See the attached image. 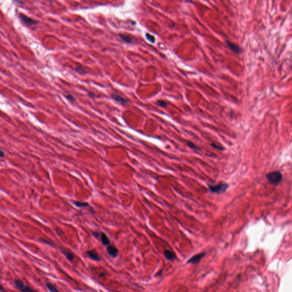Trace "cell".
<instances>
[{"label":"cell","instance_id":"cell-1","mask_svg":"<svg viewBox=\"0 0 292 292\" xmlns=\"http://www.w3.org/2000/svg\"><path fill=\"white\" fill-rule=\"evenodd\" d=\"M266 177L268 181L274 185H278L282 179V174L279 171H273L268 173Z\"/></svg>","mask_w":292,"mask_h":292},{"label":"cell","instance_id":"cell-2","mask_svg":"<svg viewBox=\"0 0 292 292\" xmlns=\"http://www.w3.org/2000/svg\"><path fill=\"white\" fill-rule=\"evenodd\" d=\"M14 282L16 288L21 292H37L29 286L25 285V283L20 279H15Z\"/></svg>","mask_w":292,"mask_h":292},{"label":"cell","instance_id":"cell-3","mask_svg":"<svg viewBox=\"0 0 292 292\" xmlns=\"http://www.w3.org/2000/svg\"><path fill=\"white\" fill-rule=\"evenodd\" d=\"M209 191L212 193H222L226 191L228 187L227 184H219L216 185H209Z\"/></svg>","mask_w":292,"mask_h":292},{"label":"cell","instance_id":"cell-4","mask_svg":"<svg viewBox=\"0 0 292 292\" xmlns=\"http://www.w3.org/2000/svg\"><path fill=\"white\" fill-rule=\"evenodd\" d=\"M19 18L23 22H24V23H25L29 25L34 26V25H37V22L36 20L32 19L31 18L26 16V15H25L24 14H22V13L20 14Z\"/></svg>","mask_w":292,"mask_h":292},{"label":"cell","instance_id":"cell-5","mask_svg":"<svg viewBox=\"0 0 292 292\" xmlns=\"http://www.w3.org/2000/svg\"><path fill=\"white\" fill-rule=\"evenodd\" d=\"M204 253H199L195 255L192 257H191L188 261V263H191V264H197L198 263L201 259L204 256Z\"/></svg>","mask_w":292,"mask_h":292},{"label":"cell","instance_id":"cell-6","mask_svg":"<svg viewBox=\"0 0 292 292\" xmlns=\"http://www.w3.org/2000/svg\"><path fill=\"white\" fill-rule=\"evenodd\" d=\"M107 251L110 256L113 257H115L117 256L118 254V249L114 246V245H109L107 248Z\"/></svg>","mask_w":292,"mask_h":292},{"label":"cell","instance_id":"cell-7","mask_svg":"<svg viewBox=\"0 0 292 292\" xmlns=\"http://www.w3.org/2000/svg\"><path fill=\"white\" fill-rule=\"evenodd\" d=\"M61 250H62V252L66 256V257L68 258V260L73 261L74 259L75 255L70 250H68L67 249H65V248H62L61 249Z\"/></svg>","mask_w":292,"mask_h":292},{"label":"cell","instance_id":"cell-8","mask_svg":"<svg viewBox=\"0 0 292 292\" xmlns=\"http://www.w3.org/2000/svg\"><path fill=\"white\" fill-rule=\"evenodd\" d=\"M226 44L228 47L233 52L236 53H239L241 52L240 48L236 44H234L229 41H226Z\"/></svg>","mask_w":292,"mask_h":292},{"label":"cell","instance_id":"cell-9","mask_svg":"<svg viewBox=\"0 0 292 292\" xmlns=\"http://www.w3.org/2000/svg\"><path fill=\"white\" fill-rule=\"evenodd\" d=\"M87 254L88 256L92 260L94 261H100L101 258L97 253V252L95 250H89L87 252Z\"/></svg>","mask_w":292,"mask_h":292},{"label":"cell","instance_id":"cell-10","mask_svg":"<svg viewBox=\"0 0 292 292\" xmlns=\"http://www.w3.org/2000/svg\"><path fill=\"white\" fill-rule=\"evenodd\" d=\"M111 97L113 98V99H114L115 101L121 103V104H123V105H124V104H126L127 103V101L126 99H124L123 97H122V96L118 95V94H112L111 95Z\"/></svg>","mask_w":292,"mask_h":292},{"label":"cell","instance_id":"cell-11","mask_svg":"<svg viewBox=\"0 0 292 292\" xmlns=\"http://www.w3.org/2000/svg\"><path fill=\"white\" fill-rule=\"evenodd\" d=\"M119 37L121 40H122L123 41H124L125 42H126L127 44H132V43L134 42V38L132 37H130L129 36L125 35V34H119Z\"/></svg>","mask_w":292,"mask_h":292},{"label":"cell","instance_id":"cell-12","mask_svg":"<svg viewBox=\"0 0 292 292\" xmlns=\"http://www.w3.org/2000/svg\"><path fill=\"white\" fill-rule=\"evenodd\" d=\"M101 237V240L103 245H109L110 244V240L108 237L106 235L105 233L101 232L100 234Z\"/></svg>","mask_w":292,"mask_h":292},{"label":"cell","instance_id":"cell-13","mask_svg":"<svg viewBox=\"0 0 292 292\" xmlns=\"http://www.w3.org/2000/svg\"><path fill=\"white\" fill-rule=\"evenodd\" d=\"M164 255H165V257L169 260H173L176 256H175V254L173 252L170 251V250H166L164 252Z\"/></svg>","mask_w":292,"mask_h":292},{"label":"cell","instance_id":"cell-14","mask_svg":"<svg viewBox=\"0 0 292 292\" xmlns=\"http://www.w3.org/2000/svg\"><path fill=\"white\" fill-rule=\"evenodd\" d=\"M46 286L48 288V289H49L51 292H60L57 289V287L54 285H53L52 283H50V282L46 283Z\"/></svg>","mask_w":292,"mask_h":292},{"label":"cell","instance_id":"cell-15","mask_svg":"<svg viewBox=\"0 0 292 292\" xmlns=\"http://www.w3.org/2000/svg\"><path fill=\"white\" fill-rule=\"evenodd\" d=\"M73 203L75 205H76L78 207H87L89 205V203L87 202H82V201H73Z\"/></svg>","mask_w":292,"mask_h":292},{"label":"cell","instance_id":"cell-16","mask_svg":"<svg viewBox=\"0 0 292 292\" xmlns=\"http://www.w3.org/2000/svg\"><path fill=\"white\" fill-rule=\"evenodd\" d=\"M146 38L151 43H155V38L154 36L149 34V33H146Z\"/></svg>","mask_w":292,"mask_h":292},{"label":"cell","instance_id":"cell-17","mask_svg":"<svg viewBox=\"0 0 292 292\" xmlns=\"http://www.w3.org/2000/svg\"><path fill=\"white\" fill-rule=\"evenodd\" d=\"M157 104L158 105V106L162 107H166L167 106V103L164 101H161V100L158 101Z\"/></svg>","mask_w":292,"mask_h":292},{"label":"cell","instance_id":"cell-18","mask_svg":"<svg viewBox=\"0 0 292 292\" xmlns=\"http://www.w3.org/2000/svg\"><path fill=\"white\" fill-rule=\"evenodd\" d=\"M66 98L69 101H71V102H75V101H76V99H75V98L73 95H70V94H67V95H66Z\"/></svg>","mask_w":292,"mask_h":292},{"label":"cell","instance_id":"cell-19","mask_svg":"<svg viewBox=\"0 0 292 292\" xmlns=\"http://www.w3.org/2000/svg\"><path fill=\"white\" fill-rule=\"evenodd\" d=\"M187 144H188V146L189 147H190L191 148H193V149H197V147H196V146L193 143H191V142H188V143H187Z\"/></svg>","mask_w":292,"mask_h":292},{"label":"cell","instance_id":"cell-20","mask_svg":"<svg viewBox=\"0 0 292 292\" xmlns=\"http://www.w3.org/2000/svg\"><path fill=\"white\" fill-rule=\"evenodd\" d=\"M76 71L79 73H81V74H83L84 73H85V71L82 69V68H76Z\"/></svg>","mask_w":292,"mask_h":292},{"label":"cell","instance_id":"cell-21","mask_svg":"<svg viewBox=\"0 0 292 292\" xmlns=\"http://www.w3.org/2000/svg\"><path fill=\"white\" fill-rule=\"evenodd\" d=\"M41 241L42 242H43L45 243V244H49V245H53V244L51 243V242H50V241H48V240H45V239H42V238H41Z\"/></svg>","mask_w":292,"mask_h":292},{"label":"cell","instance_id":"cell-22","mask_svg":"<svg viewBox=\"0 0 292 292\" xmlns=\"http://www.w3.org/2000/svg\"><path fill=\"white\" fill-rule=\"evenodd\" d=\"M0 291H3V292H6V290H5L4 287L1 286V285H0Z\"/></svg>","mask_w":292,"mask_h":292},{"label":"cell","instance_id":"cell-23","mask_svg":"<svg viewBox=\"0 0 292 292\" xmlns=\"http://www.w3.org/2000/svg\"><path fill=\"white\" fill-rule=\"evenodd\" d=\"M4 156V152L0 149V158H3Z\"/></svg>","mask_w":292,"mask_h":292},{"label":"cell","instance_id":"cell-24","mask_svg":"<svg viewBox=\"0 0 292 292\" xmlns=\"http://www.w3.org/2000/svg\"><path fill=\"white\" fill-rule=\"evenodd\" d=\"M89 96L91 97H95V94L94 93H93V92H89Z\"/></svg>","mask_w":292,"mask_h":292},{"label":"cell","instance_id":"cell-25","mask_svg":"<svg viewBox=\"0 0 292 292\" xmlns=\"http://www.w3.org/2000/svg\"><path fill=\"white\" fill-rule=\"evenodd\" d=\"M93 235H94V236H95V237H97L99 236V234H98V232H94V233H93Z\"/></svg>","mask_w":292,"mask_h":292}]
</instances>
